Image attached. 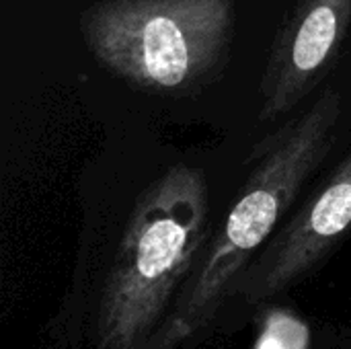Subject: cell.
I'll return each instance as SVG.
<instances>
[{
	"label": "cell",
	"instance_id": "1",
	"mask_svg": "<svg viewBox=\"0 0 351 349\" xmlns=\"http://www.w3.org/2000/svg\"><path fill=\"white\" fill-rule=\"evenodd\" d=\"M208 239L204 173L175 165L138 197L103 261L76 278L47 325L51 349H148Z\"/></svg>",
	"mask_w": 351,
	"mask_h": 349
},
{
	"label": "cell",
	"instance_id": "2",
	"mask_svg": "<svg viewBox=\"0 0 351 349\" xmlns=\"http://www.w3.org/2000/svg\"><path fill=\"white\" fill-rule=\"evenodd\" d=\"M341 97L327 88L271 140L226 220L208 239L148 349H185L214 327L230 288L249 267L335 142Z\"/></svg>",
	"mask_w": 351,
	"mask_h": 349
},
{
	"label": "cell",
	"instance_id": "3",
	"mask_svg": "<svg viewBox=\"0 0 351 349\" xmlns=\"http://www.w3.org/2000/svg\"><path fill=\"white\" fill-rule=\"evenodd\" d=\"M232 25L234 0H103L80 19L95 58L152 91H183L206 78Z\"/></svg>",
	"mask_w": 351,
	"mask_h": 349
},
{
	"label": "cell",
	"instance_id": "4",
	"mask_svg": "<svg viewBox=\"0 0 351 349\" xmlns=\"http://www.w3.org/2000/svg\"><path fill=\"white\" fill-rule=\"evenodd\" d=\"M351 234V156L280 228L230 288L228 302L265 306L311 278Z\"/></svg>",
	"mask_w": 351,
	"mask_h": 349
},
{
	"label": "cell",
	"instance_id": "5",
	"mask_svg": "<svg viewBox=\"0 0 351 349\" xmlns=\"http://www.w3.org/2000/svg\"><path fill=\"white\" fill-rule=\"evenodd\" d=\"M351 23V0H302L282 31L263 78L261 119L290 111L327 70Z\"/></svg>",
	"mask_w": 351,
	"mask_h": 349
},
{
	"label": "cell",
	"instance_id": "6",
	"mask_svg": "<svg viewBox=\"0 0 351 349\" xmlns=\"http://www.w3.org/2000/svg\"><path fill=\"white\" fill-rule=\"evenodd\" d=\"M325 349H351V319L331 337L329 346Z\"/></svg>",
	"mask_w": 351,
	"mask_h": 349
}]
</instances>
